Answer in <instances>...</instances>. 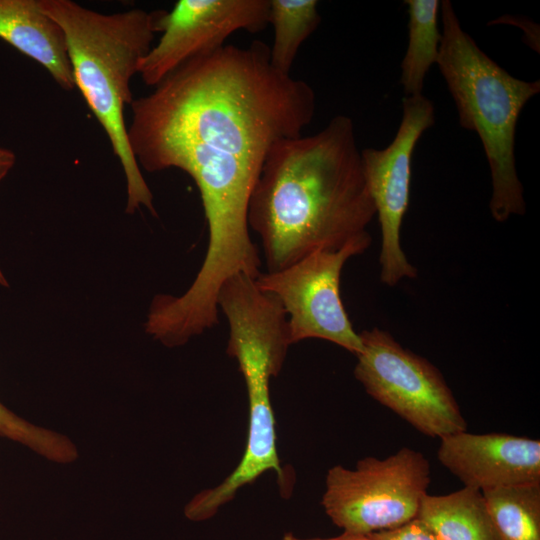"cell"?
Masks as SVG:
<instances>
[{
	"label": "cell",
	"mask_w": 540,
	"mask_h": 540,
	"mask_svg": "<svg viewBox=\"0 0 540 540\" xmlns=\"http://www.w3.org/2000/svg\"><path fill=\"white\" fill-rule=\"evenodd\" d=\"M130 107L128 139L140 169H180L199 190L208 247L182 300L214 315L227 279L261 273L247 220L250 196L272 147L310 124L315 93L276 70L270 47L256 40L190 59Z\"/></svg>",
	"instance_id": "cell-1"
},
{
	"label": "cell",
	"mask_w": 540,
	"mask_h": 540,
	"mask_svg": "<svg viewBox=\"0 0 540 540\" xmlns=\"http://www.w3.org/2000/svg\"><path fill=\"white\" fill-rule=\"evenodd\" d=\"M375 215L354 123L337 115L316 134L272 147L247 220L261 240L267 272H275L313 252L342 248L367 233Z\"/></svg>",
	"instance_id": "cell-2"
},
{
	"label": "cell",
	"mask_w": 540,
	"mask_h": 540,
	"mask_svg": "<svg viewBox=\"0 0 540 540\" xmlns=\"http://www.w3.org/2000/svg\"><path fill=\"white\" fill-rule=\"evenodd\" d=\"M62 28L75 88L103 127L126 180L125 212L142 207L156 216L153 194L131 151L124 110L133 101L131 79L152 48L157 11L102 13L71 0H38Z\"/></svg>",
	"instance_id": "cell-3"
},
{
	"label": "cell",
	"mask_w": 540,
	"mask_h": 540,
	"mask_svg": "<svg viewBox=\"0 0 540 540\" xmlns=\"http://www.w3.org/2000/svg\"><path fill=\"white\" fill-rule=\"evenodd\" d=\"M442 40L436 64L455 102L460 125L478 134L489 164V208L497 222L525 213L515 165V132L525 104L540 82L511 76L465 32L449 0L440 3Z\"/></svg>",
	"instance_id": "cell-4"
},
{
	"label": "cell",
	"mask_w": 540,
	"mask_h": 540,
	"mask_svg": "<svg viewBox=\"0 0 540 540\" xmlns=\"http://www.w3.org/2000/svg\"><path fill=\"white\" fill-rule=\"evenodd\" d=\"M288 348L281 335L262 327L241 329L228 339L226 351L236 359L247 391V442L237 467L220 484L202 490L186 504L184 513L190 521L209 520L238 490L268 471L275 472L281 489L289 490L290 479L278 456L270 398V380L280 373Z\"/></svg>",
	"instance_id": "cell-5"
},
{
	"label": "cell",
	"mask_w": 540,
	"mask_h": 540,
	"mask_svg": "<svg viewBox=\"0 0 540 540\" xmlns=\"http://www.w3.org/2000/svg\"><path fill=\"white\" fill-rule=\"evenodd\" d=\"M430 481L427 458L403 447L385 459L365 457L355 469L330 468L321 505L343 532L367 536L416 518Z\"/></svg>",
	"instance_id": "cell-6"
},
{
	"label": "cell",
	"mask_w": 540,
	"mask_h": 540,
	"mask_svg": "<svg viewBox=\"0 0 540 540\" xmlns=\"http://www.w3.org/2000/svg\"><path fill=\"white\" fill-rule=\"evenodd\" d=\"M359 336L354 376L368 395L429 437L467 430L451 389L432 363L378 327Z\"/></svg>",
	"instance_id": "cell-7"
},
{
	"label": "cell",
	"mask_w": 540,
	"mask_h": 540,
	"mask_svg": "<svg viewBox=\"0 0 540 540\" xmlns=\"http://www.w3.org/2000/svg\"><path fill=\"white\" fill-rule=\"evenodd\" d=\"M367 232L335 251H316L275 272H261L258 287L275 295L288 320L291 344L309 338L332 342L357 355L362 349L340 296L342 269L371 244Z\"/></svg>",
	"instance_id": "cell-8"
},
{
	"label": "cell",
	"mask_w": 540,
	"mask_h": 540,
	"mask_svg": "<svg viewBox=\"0 0 540 540\" xmlns=\"http://www.w3.org/2000/svg\"><path fill=\"white\" fill-rule=\"evenodd\" d=\"M403 115L392 142L384 149L361 150L363 170L381 228L380 279L387 286L417 277L401 246L409 207L411 160L421 135L435 122L434 106L423 94L403 99Z\"/></svg>",
	"instance_id": "cell-9"
},
{
	"label": "cell",
	"mask_w": 540,
	"mask_h": 540,
	"mask_svg": "<svg viewBox=\"0 0 540 540\" xmlns=\"http://www.w3.org/2000/svg\"><path fill=\"white\" fill-rule=\"evenodd\" d=\"M269 7V0H179L169 12L157 11L156 30L162 35L138 73L156 87L185 62L224 46L232 33L264 30Z\"/></svg>",
	"instance_id": "cell-10"
},
{
	"label": "cell",
	"mask_w": 540,
	"mask_h": 540,
	"mask_svg": "<svg viewBox=\"0 0 540 540\" xmlns=\"http://www.w3.org/2000/svg\"><path fill=\"white\" fill-rule=\"evenodd\" d=\"M439 462L465 487L481 492L540 482V441L466 431L440 438Z\"/></svg>",
	"instance_id": "cell-11"
},
{
	"label": "cell",
	"mask_w": 540,
	"mask_h": 540,
	"mask_svg": "<svg viewBox=\"0 0 540 540\" xmlns=\"http://www.w3.org/2000/svg\"><path fill=\"white\" fill-rule=\"evenodd\" d=\"M0 38L41 64L60 87L75 88L64 32L38 0H0Z\"/></svg>",
	"instance_id": "cell-12"
},
{
	"label": "cell",
	"mask_w": 540,
	"mask_h": 540,
	"mask_svg": "<svg viewBox=\"0 0 540 540\" xmlns=\"http://www.w3.org/2000/svg\"><path fill=\"white\" fill-rule=\"evenodd\" d=\"M416 518L439 540H502L477 489L464 486L446 495L427 493Z\"/></svg>",
	"instance_id": "cell-13"
},
{
	"label": "cell",
	"mask_w": 540,
	"mask_h": 540,
	"mask_svg": "<svg viewBox=\"0 0 540 540\" xmlns=\"http://www.w3.org/2000/svg\"><path fill=\"white\" fill-rule=\"evenodd\" d=\"M408 46L401 63L400 83L405 97L422 94L426 74L436 64L442 34L438 28L441 1L406 0Z\"/></svg>",
	"instance_id": "cell-14"
},
{
	"label": "cell",
	"mask_w": 540,
	"mask_h": 540,
	"mask_svg": "<svg viewBox=\"0 0 540 540\" xmlns=\"http://www.w3.org/2000/svg\"><path fill=\"white\" fill-rule=\"evenodd\" d=\"M482 493L502 540H540V482Z\"/></svg>",
	"instance_id": "cell-15"
},
{
	"label": "cell",
	"mask_w": 540,
	"mask_h": 540,
	"mask_svg": "<svg viewBox=\"0 0 540 540\" xmlns=\"http://www.w3.org/2000/svg\"><path fill=\"white\" fill-rule=\"evenodd\" d=\"M269 24L274 29L270 62L281 73L290 74L302 43L316 30L321 17L316 0H269Z\"/></svg>",
	"instance_id": "cell-16"
},
{
	"label": "cell",
	"mask_w": 540,
	"mask_h": 540,
	"mask_svg": "<svg viewBox=\"0 0 540 540\" xmlns=\"http://www.w3.org/2000/svg\"><path fill=\"white\" fill-rule=\"evenodd\" d=\"M0 437L19 443L56 463H71L78 457L77 448L68 437L26 421L1 402Z\"/></svg>",
	"instance_id": "cell-17"
},
{
	"label": "cell",
	"mask_w": 540,
	"mask_h": 540,
	"mask_svg": "<svg viewBox=\"0 0 540 540\" xmlns=\"http://www.w3.org/2000/svg\"><path fill=\"white\" fill-rule=\"evenodd\" d=\"M368 540H439L418 518L390 530L371 533Z\"/></svg>",
	"instance_id": "cell-18"
},
{
	"label": "cell",
	"mask_w": 540,
	"mask_h": 540,
	"mask_svg": "<svg viewBox=\"0 0 540 540\" xmlns=\"http://www.w3.org/2000/svg\"><path fill=\"white\" fill-rule=\"evenodd\" d=\"M16 161L15 153L4 147H0V182L7 176L10 170L13 168ZM0 285L3 287H8V281L2 272L0 267Z\"/></svg>",
	"instance_id": "cell-19"
},
{
	"label": "cell",
	"mask_w": 540,
	"mask_h": 540,
	"mask_svg": "<svg viewBox=\"0 0 540 540\" xmlns=\"http://www.w3.org/2000/svg\"><path fill=\"white\" fill-rule=\"evenodd\" d=\"M281 540H368L366 536L342 532V534L330 538H299L292 533L284 534Z\"/></svg>",
	"instance_id": "cell-20"
}]
</instances>
